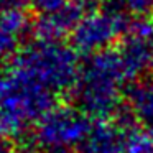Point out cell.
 Masks as SVG:
<instances>
[{
    "label": "cell",
    "instance_id": "obj_2",
    "mask_svg": "<svg viewBox=\"0 0 153 153\" xmlns=\"http://www.w3.org/2000/svg\"><path fill=\"white\" fill-rule=\"evenodd\" d=\"M128 82L140 79L153 71V38L123 35L117 48Z\"/></svg>",
    "mask_w": 153,
    "mask_h": 153
},
{
    "label": "cell",
    "instance_id": "obj_7",
    "mask_svg": "<svg viewBox=\"0 0 153 153\" xmlns=\"http://www.w3.org/2000/svg\"><path fill=\"white\" fill-rule=\"evenodd\" d=\"M77 5L86 12H96L104 5V0H77Z\"/></svg>",
    "mask_w": 153,
    "mask_h": 153
},
{
    "label": "cell",
    "instance_id": "obj_3",
    "mask_svg": "<svg viewBox=\"0 0 153 153\" xmlns=\"http://www.w3.org/2000/svg\"><path fill=\"white\" fill-rule=\"evenodd\" d=\"M125 132L112 119H97L81 142L82 153H123Z\"/></svg>",
    "mask_w": 153,
    "mask_h": 153
},
{
    "label": "cell",
    "instance_id": "obj_6",
    "mask_svg": "<svg viewBox=\"0 0 153 153\" xmlns=\"http://www.w3.org/2000/svg\"><path fill=\"white\" fill-rule=\"evenodd\" d=\"M123 7L132 18H148L153 15V0H123Z\"/></svg>",
    "mask_w": 153,
    "mask_h": 153
},
{
    "label": "cell",
    "instance_id": "obj_1",
    "mask_svg": "<svg viewBox=\"0 0 153 153\" xmlns=\"http://www.w3.org/2000/svg\"><path fill=\"white\" fill-rule=\"evenodd\" d=\"M130 17H117L107 12L92 13L81 23L77 43L82 50L91 53L109 50L127 31Z\"/></svg>",
    "mask_w": 153,
    "mask_h": 153
},
{
    "label": "cell",
    "instance_id": "obj_5",
    "mask_svg": "<svg viewBox=\"0 0 153 153\" xmlns=\"http://www.w3.org/2000/svg\"><path fill=\"white\" fill-rule=\"evenodd\" d=\"M123 153H153V135L140 125L127 130Z\"/></svg>",
    "mask_w": 153,
    "mask_h": 153
},
{
    "label": "cell",
    "instance_id": "obj_4",
    "mask_svg": "<svg viewBox=\"0 0 153 153\" xmlns=\"http://www.w3.org/2000/svg\"><path fill=\"white\" fill-rule=\"evenodd\" d=\"M125 91L138 125L153 135V74L128 82Z\"/></svg>",
    "mask_w": 153,
    "mask_h": 153
}]
</instances>
